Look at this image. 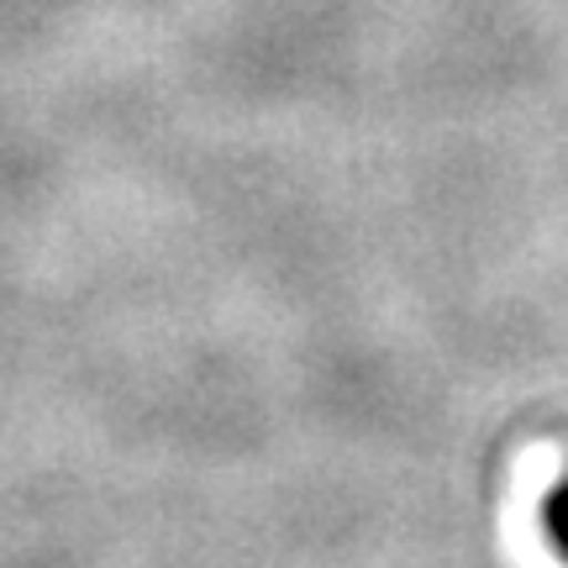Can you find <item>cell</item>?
Returning a JSON list of instances; mask_svg holds the SVG:
<instances>
[{
  "label": "cell",
  "instance_id": "6da1fadb",
  "mask_svg": "<svg viewBox=\"0 0 568 568\" xmlns=\"http://www.w3.org/2000/svg\"><path fill=\"white\" fill-rule=\"evenodd\" d=\"M542 531H548L552 552L568 564V474L548 489V500H542Z\"/></svg>",
  "mask_w": 568,
  "mask_h": 568
}]
</instances>
